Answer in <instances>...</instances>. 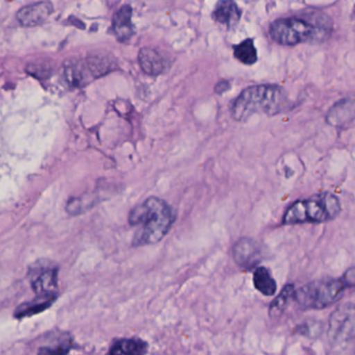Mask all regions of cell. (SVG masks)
I'll return each instance as SVG.
<instances>
[{
  "instance_id": "1",
  "label": "cell",
  "mask_w": 355,
  "mask_h": 355,
  "mask_svg": "<svg viewBox=\"0 0 355 355\" xmlns=\"http://www.w3.org/2000/svg\"><path fill=\"white\" fill-rule=\"evenodd\" d=\"M333 21L323 13L312 12L304 17L279 19L271 23V39L281 45L323 43L331 38Z\"/></svg>"
},
{
  "instance_id": "2",
  "label": "cell",
  "mask_w": 355,
  "mask_h": 355,
  "mask_svg": "<svg viewBox=\"0 0 355 355\" xmlns=\"http://www.w3.org/2000/svg\"><path fill=\"white\" fill-rule=\"evenodd\" d=\"M129 224L137 227L133 245H153L162 241L175 221L172 208L164 200L150 197L129 214Z\"/></svg>"
},
{
  "instance_id": "3",
  "label": "cell",
  "mask_w": 355,
  "mask_h": 355,
  "mask_svg": "<svg viewBox=\"0 0 355 355\" xmlns=\"http://www.w3.org/2000/svg\"><path fill=\"white\" fill-rule=\"evenodd\" d=\"M287 92L277 85H252L244 90L232 108L235 120L244 122L254 114L277 115L291 108Z\"/></svg>"
},
{
  "instance_id": "4",
  "label": "cell",
  "mask_w": 355,
  "mask_h": 355,
  "mask_svg": "<svg viewBox=\"0 0 355 355\" xmlns=\"http://www.w3.org/2000/svg\"><path fill=\"white\" fill-rule=\"evenodd\" d=\"M341 210L339 198L325 192L292 204L285 213L283 223L289 225L329 222L337 218Z\"/></svg>"
},
{
  "instance_id": "5",
  "label": "cell",
  "mask_w": 355,
  "mask_h": 355,
  "mask_svg": "<svg viewBox=\"0 0 355 355\" xmlns=\"http://www.w3.org/2000/svg\"><path fill=\"white\" fill-rule=\"evenodd\" d=\"M345 289L341 279H321L300 288L293 298L304 310H322L337 302Z\"/></svg>"
},
{
  "instance_id": "6",
  "label": "cell",
  "mask_w": 355,
  "mask_h": 355,
  "mask_svg": "<svg viewBox=\"0 0 355 355\" xmlns=\"http://www.w3.org/2000/svg\"><path fill=\"white\" fill-rule=\"evenodd\" d=\"M327 338L331 345H343L355 339V304L338 306L329 317Z\"/></svg>"
},
{
  "instance_id": "7",
  "label": "cell",
  "mask_w": 355,
  "mask_h": 355,
  "mask_svg": "<svg viewBox=\"0 0 355 355\" xmlns=\"http://www.w3.org/2000/svg\"><path fill=\"white\" fill-rule=\"evenodd\" d=\"M31 287L37 295L55 293L58 287V270L45 265H37L29 271Z\"/></svg>"
},
{
  "instance_id": "8",
  "label": "cell",
  "mask_w": 355,
  "mask_h": 355,
  "mask_svg": "<svg viewBox=\"0 0 355 355\" xmlns=\"http://www.w3.org/2000/svg\"><path fill=\"white\" fill-rule=\"evenodd\" d=\"M53 12L50 2H37L23 6L17 13V20L22 26L33 27L43 24Z\"/></svg>"
},
{
  "instance_id": "9",
  "label": "cell",
  "mask_w": 355,
  "mask_h": 355,
  "mask_svg": "<svg viewBox=\"0 0 355 355\" xmlns=\"http://www.w3.org/2000/svg\"><path fill=\"white\" fill-rule=\"evenodd\" d=\"M234 258L239 266L252 269L261 261V247L254 240L242 238L233 248Z\"/></svg>"
},
{
  "instance_id": "10",
  "label": "cell",
  "mask_w": 355,
  "mask_h": 355,
  "mask_svg": "<svg viewBox=\"0 0 355 355\" xmlns=\"http://www.w3.org/2000/svg\"><path fill=\"white\" fill-rule=\"evenodd\" d=\"M64 76L70 87H83L94 79L85 60H71L64 63Z\"/></svg>"
},
{
  "instance_id": "11",
  "label": "cell",
  "mask_w": 355,
  "mask_h": 355,
  "mask_svg": "<svg viewBox=\"0 0 355 355\" xmlns=\"http://www.w3.org/2000/svg\"><path fill=\"white\" fill-rule=\"evenodd\" d=\"M112 31L116 39L121 42H126L135 33L132 24V8L130 6H124L116 13L112 19Z\"/></svg>"
},
{
  "instance_id": "12",
  "label": "cell",
  "mask_w": 355,
  "mask_h": 355,
  "mask_svg": "<svg viewBox=\"0 0 355 355\" xmlns=\"http://www.w3.org/2000/svg\"><path fill=\"white\" fill-rule=\"evenodd\" d=\"M139 63L144 72L151 76H157L166 69L164 56L153 48H141L139 53Z\"/></svg>"
},
{
  "instance_id": "13",
  "label": "cell",
  "mask_w": 355,
  "mask_h": 355,
  "mask_svg": "<svg viewBox=\"0 0 355 355\" xmlns=\"http://www.w3.org/2000/svg\"><path fill=\"white\" fill-rule=\"evenodd\" d=\"M213 18L220 24L234 27L238 24L241 18V10L233 0H220L213 12Z\"/></svg>"
},
{
  "instance_id": "14",
  "label": "cell",
  "mask_w": 355,
  "mask_h": 355,
  "mask_svg": "<svg viewBox=\"0 0 355 355\" xmlns=\"http://www.w3.org/2000/svg\"><path fill=\"white\" fill-rule=\"evenodd\" d=\"M56 296H58L56 293L40 294L31 302L21 304L18 310L15 312V317L21 319L39 314L49 308L55 302Z\"/></svg>"
},
{
  "instance_id": "15",
  "label": "cell",
  "mask_w": 355,
  "mask_h": 355,
  "mask_svg": "<svg viewBox=\"0 0 355 355\" xmlns=\"http://www.w3.org/2000/svg\"><path fill=\"white\" fill-rule=\"evenodd\" d=\"M85 63L93 79L104 76L116 69V60L107 54H92L87 56Z\"/></svg>"
},
{
  "instance_id": "16",
  "label": "cell",
  "mask_w": 355,
  "mask_h": 355,
  "mask_svg": "<svg viewBox=\"0 0 355 355\" xmlns=\"http://www.w3.org/2000/svg\"><path fill=\"white\" fill-rule=\"evenodd\" d=\"M355 116V102L352 100H343L338 102L327 114V123L331 125H339L347 123Z\"/></svg>"
},
{
  "instance_id": "17",
  "label": "cell",
  "mask_w": 355,
  "mask_h": 355,
  "mask_svg": "<svg viewBox=\"0 0 355 355\" xmlns=\"http://www.w3.org/2000/svg\"><path fill=\"white\" fill-rule=\"evenodd\" d=\"M254 286L264 296L270 297V296L277 293V283H275V279L271 276L268 269L265 268V267H258L254 271Z\"/></svg>"
},
{
  "instance_id": "18",
  "label": "cell",
  "mask_w": 355,
  "mask_h": 355,
  "mask_svg": "<svg viewBox=\"0 0 355 355\" xmlns=\"http://www.w3.org/2000/svg\"><path fill=\"white\" fill-rule=\"evenodd\" d=\"M147 350V343L141 340H121L112 346L110 354L114 355H139L146 354Z\"/></svg>"
},
{
  "instance_id": "19",
  "label": "cell",
  "mask_w": 355,
  "mask_h": 355,
  "mask_svg": "<svg viewBox=\"0 0 355 355\" xmlns=\"http://www.w3.org/2000/svg\"><path fill=\"white\" fill-rule=\"evenodd\" d=\"M234 56L242 64L254 65L258 60L256 47H254V40H244L239 45L234 47Z\"/></svg>"
},
{
  "instance_id": "20",
  "label": "cell",
  "mask_w": 355,
  "mask_h": 355,
  "mask_svg": "<svg viewBox=\"0 0 355 355\" xmlns=\"http://www.w3.org/2000/svg\"><path fill=\"white\" fill-rule=\"evenodd\" d=\"M72 348V340L67 333H62L55 338V342L51 340V344H48L45 347L39 350L40 354H68Z\"/></svg>"
},
{
  "instance_id": "21",
  "label": "cell",
  "mask_w": 355,
  "mask_h": 355,
  "mask_svg": "<svg viewBox=\"0 0 355 355\" xmlns=\"http://www.w3.org/2000/svg\"><path fill=\"white\" fill-rule=\"evenodd\" d=\"M295 294V288L293 285H288L284 288L282 293L279 294V297L271 304L270 306V314L271 315H279L284 312L286 306H287L288 302L291 298L294 297Z\"/></svg>"
},
{
  "instance_id": "22",
  "label": "cell",
  "mask_w": 355,
  "mask_h": 355,
  "mask_svg": "<svg viewBox=\"0 0 355 355\" xmlns=\"http://www.w3.org/2000/svg\"><path fill=\"white\" fill-rule=\"evenodd\" d=\"M26 72L39 81H45L51 76L52 68L48 63H31L27 65Z\"/></svg>"
},
{
  "instance_id": "23",
  "label": "cell",
  "mask_w": 355,
  "mask_h": 355,
  "mask_svg": "<svg viewBox=\"0 0 355 355\" xmlns=\"http://www.w3.org/2000/svg\"><path fill=\"white\" fill-rule=\"evenodd\" d=\"M321 329H322L321 323L313 321V322H311V327L309 325V323H304L302 327H300V333L304 336H308V337L316 338L320 335Z\"/></svg>"
},
{
  "instance_id": "24",
  "label": "cell",
  "mask_w": 355,
  "mask_h": 355,
  "mask_svg": "<svg viewBox=\"0 0 355 355\" xmlns=\"http://www.w3.org/2000/svg\"><path fill=\"white\" fill-rule=\"evenodd\" d=\"M341 279L346 288L355 287V266L348 269V270L344 273Z\"/></svg>"
},
{
  "instance_id": "25",
  "label": "cell",
  "mask_w": 355,
  "mask_h": 355,
  "mask_svg": "<svg viewBox=\"0 0 355 355\" xmlns=\"http://www.w3.org/2000/svg\"><path fill=\"white\" fill-rule=\"evenodd\" d=\"M10 1H12V0H10Z\"/></svg>"
}]
</instances>
